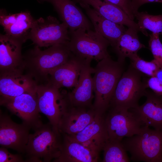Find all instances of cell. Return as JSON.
Listing matches in <instances>:
<instances>
[{
    "label": "cell",
    "instance_id": "e0dca14e",
    "mask_svg": "<svg viewBox=\"0 0 162 162\" xmlns=\"http://www.w3.org/2000/svg\"><path fill=\"white\" fill-rule=\"evenodd\" d=\"M88 59H90L83 58L72 53L66 63L50 73L48 83L58 88H74L78 83L82 68Z\"/></svg>",
    "mask_w": 162,
    "mask_h": 162
},
{
    "label": "cell",
    "instance_id": "52a82bcc",
    "mask_svg": "<svg viewBox=\"0 0 162 162\" xmlns=\"http://www.w3.org/2000/svg\"><path fill=\"white\" fill-rule=\"evenodd\" d=\"M49 83L38 85L36 89L39 111L45 115L53 128L58 130L63 112L70 105L68 92L60 91Z\"/></svg>",
    "mask_w": 162,
    "mask_h": 162
},
{
    "label": "cell",
    "instance_id": "5bb4252c",
    "mask_svg": "<svg viewBox=\"0 0 162 162\" xmlns=\"http://www.w3.org/2000/svg\"><path fill=\"white\" fill-rule=\"evenodd\" d=\"M92 60H87L82 68L77 84L72 91L68 92V98L72 106L93 107L92 102L94 96L92 74L94 73V68L91 66Z\"/></svg>",
    "mask_w": 162,
    "mask_h": 162
},
{
    "label": "cell",
    "instance_id": "8fae6325",
    "mask_svg": "<svg viewBox=\"0 0 162 162\" xmlns=\"http://www.w3.org/2000/svg\"><path fill=\"white\" fill-rule=\"evenodd\" d=\"M105 116V114L96 112L92 121L82 131L73 135L65 134L71 140L81 143L99 155L108 140Z\"/></svg>",
    "mask_w": 162,
    "mask_h": 162
},
{
    "label": "cell",
    "instance_id": "5b68a950",
    "mask_svg": "<svg viewBox=\"0 0 162 162\" xmlns=\"http://www.w3.org/2000/svg\"><path fill=\"white\" fill-rule=\"evenodd\" d=\"M134 161L162 162V130L145 126L139 134L122 141Z\"/></svg>",
    "mask_w": 162,
    "mask_h": 162
},
{
    "label": "cell",
    "instance_id": "44dd1931",
    "mask_svg": "<svg viewBox=\"0 0 162 162\" xmlns=\"http://www.w3.org/2000/svg\"><path fill=\"white\" fill-rule=\"evenodd\" d=\"M63 140L59 156L53 162H96L99 155L81 143L70 139L62 134Z\"/></svg>",
    "mask_w": 162,
    "mask_h": 162
},
{
    "label": "cell",
    "instance_id": "ba28073f",
    "mask_svg": "<svg viewBox=\"0 0 162 162\" xmlns=\"http://www.w3.org/2000/svg\"><path fill=\"white\" fill-rule=\"evenodd\" d=\"M28 39L39 47H48L57 44H68L70 37L67 26L49 16L35 20Z\"/></svg>",
    "mask_w": 162,
    "mask_h": 162
},
{
    "label": "cell",
    "instance_id": "d6a6232c",
    "mask_svg": "<svg viewBox=\"0 0 162 162\" xmlns=\"http://www.w3.org/2000/svg\"><path fill=\"white\" fill-rule=\"evenodd\" d=\"M155 76L162 81V69H160L157 72Z\"/></svg>",
    "mask_w": 162,
    "mask_h": 162
},
{
    "label": "cell",
    "instance_id": "30bf717a",
    "mask_svg": "<svg viewBox=\"0 0 162 162\" xmlns=\"http://www.w3.org/2000/svg\"><path fill=\"white\" fill-rule=\"evenodd\" d=\"M0 104L20 118L33 130L43 124L40 116L36 92L26 93L14 97L0 96Z\"/></svg>",
    "mask_w": 162,
    "mask_h": 162
},
{
    "label": "cell",
    "instance_id": "6da1fadb",
    "mask_svg": "<svg viewBox=\"0 0 162 162\" xmlns=\"http://www.w3.org/2000/svg\"><path fill=\"white\" fill-rule=\"evenodd\" d=\"M72 54L68 44L54 45L43 50L35 45L23 55V73L38 85L47 83L50 73L66 63Z\"/></svg>",
    "mask_w": 162,
    "mask_h": 162
},
{
    "label": "cell",
    "instance_id": "d6986e66",
    "mask_svg": "<svg viewBox=\"0 0 162 162\" xmlns=\"http://www.w3.org/2000/svg\"><path fill=\"white\" fill-rule=\"evenodd\" d=\"M37 84L28 75L15 72L0 75V96H17L26 93L36 92Z\"/></svg>",
    "mask_w": 162,
    "mask_h": 162
},
{
    "label": "cell",
    "instance_id": "f1b7e54d",
    "mask_svg": "<svg viewBox=\"0 0 162 162\" xmlns=\"http://www.w3.org/2000/svg\"><path fill=\"white\" fill-rule=\"evenodd\" d=\"M25 162L21 154H13L10 153L6 148H0V162Z\"/></svg>",
    "mask_w": 162,
    "mask_h": 162
},
{
    "label": "cell",
    "instance_id": "9a60e30c",
    "mask_svg": "<svg viewBox=\"0 0 162 162\" xmlns=\"http://www.w3.org/2000/svg\"><path fill=\"white\" fill-rule=\"evenodd\" d=\"M40 3H51L62 22L68 26L69 32L80 28L92 29L93 26L73 0H37Z\"/></svg>",
    "mask_w": 162,
    "mask_h": 162
},
{
    "label": "cell",
    "instance_id": "277c9868",
    "mask_svg": "<svg viewBox=\"0 0 162 162\" xmlns=\"http://www.w3.org/2000/svg\"><path fill=\"white\" fill-rule=\"evenodd\" d=\"M144 75L130 64L118 82L108 110H130L139 106L147 88Z\"/></svg>",
    "mask_w": 162,
    "mask_h": 162
},
{
    "label": "cell",
    "instance_id": "9c48e42d",
    "mask_svg": "<svg viewBox=\"0 0 162 162\" xmlns=\"http://www.w3.org/2000/svg\"><path fill=\"white\" fill-rule=\"evenodd\" d=\"M108 141H121L140 134L144 125L130 110L109 109L105 116Z\"/></svg>",
    "mask_w": 162,
    "mask_h": 162
},
{
    "label": "cell",
    "instance_id": "ffe728a7",
    "mask_svg": "<svg viewBox=\"0 0 162 162\" xmlns=\"http://www.w3.org/2000/svg\"><path fill=\"white\" fill-rule=\"evenodd\" d=\"M79 4L90 19L94 31L108 40L113 47L126 30L124 26L105 18L88 5Z\"/></svg>",
    "mask_w": 162,
    "mask_h": 162
},
{
    "label": "cell",
    "instance_id": "2e32d148",
    "mask_svg": "<svg viewBox=\"0 0 162 162\" xmlns=\"http://www.w3.org/2000/svg\"><path fill=\"white\" fill-rule=\"evenodd\" d=\"M95 114L93 107H77L70 105L63 114L58 130L61 133L68 135L77 134L92 121Z\"/></svg>",
    "mask_w": 162,
    "mask_h": 162
},
{
    "label": "cell",
    "instance_id": "4dcf8cb0",
    "mask_svg": "<svg viewBox=\"0 0 162 162\" xmlns=\"http://www.w3.org/2000/svg\"><path fill=\"white\" fill-rule=\"evenodd\" d=\"M147 88H150L155 94L162 95V81L155 76L149 77L146 79Z\"/></svg>",
    "mask_w": 162,
    "mask_h": 162
},
{
    "label": "cell",
    "instance_id": "83f0119b",
    "mask_svg": "<svg viewBox=\"0 0 162 162\" xmlns=\"http://www.w3.org/2000/svg\"><path fill=\"white\" fill-rule=\"evenodd\" d=\"M160 34L152 33L150 34L148 41L149 49L151 52L154 59L162 69V44L159 38Z\"/></svg>",
    "mask_w": 162,
    "mask_h": 162
},
{
    "label": "cell",
    "instance_id": "4fadbf2b",
    "mask_svg": "<svg viewBox=\"0 0 162 162\" xmlns=\"http://www.w3.org/2000/svg\"><path fill=\"white\" fill-rule=\"evenodd\" d=\"M23 43L6 34L0 35V75L23 72Z\"/></svg>",
    "mask_w": 162,
    "mask_h": 162
},
{
    "label": "cell",
    "instance_id": "d4e9b609",
    "mask_svg": "<svg viewBox=\"0 0 162 162\" xmlns=\"http://www.w3.org/2000/svg\"><path fill=\"white\" fill-rule=\"evenodd\" d=\"M134 16L138 20L137 23L141 32L146 36L148 35L146 29L152 33L162 35V14L154 15L149 14L146 11H138L135 14Z\"/></svg>",
    "mask_w": 162,
    "mask_h": 162
},
{
    "label": "cell",
    "instance_id": "603a6c76",
    "mask_svg": "<svg viewBox=\"0 0 162 162\" xmlns=\"http://www.w3.org/2000/svg\"><path fill=\"white\" fill-rule=\"evenodd\" d=\"M138 32L135 28H128L113 47L118 62L124 63L126 58H129L137 54L140 49L146 48L139 40L137 34Z\"/></svg>",
    "mask_w": 162,
    "mask_h": 162
},
{
    "label": "cell",
    "instance_id": "ac0fdd59",
    "mask_svg": "<svg viewBox=\"0 0 162 162\" xmlns=\"http://www.w3.org/2000/svg\"><path fill=\"white\" fill-rule=\"evenodd\" d=\"M145 96L146 100L143 104L130 110L144 125L162 130V95L146 90Z\"/></svg>",
    "mask_w": 162,
    "mask_h": 162
},
{
    "label": "cell",
    "instance_id": "1f68e13d",
    "mask_svg": "<svg viewBox=\"0 0 162 162\" xmlns=\"http://www.w3.org/2000/svg\"><path fill=\"white\" fill-rule=\"evenodd\" d=\"M132 6L134 16L139 8L142 5L150 2H159L162 3V0H131Z\"/></svg>",
    "mask_w": 162,
    "mask_h": 162
},
{
    "label": "cell",
    "instance_id": "f546056e",
    "mask_svg": "<svg viewBox=\"0 0 162 162\" xmlns=\"http://www.w3.org/2000/svg\"><path fill=\"white\" fill-rule=\"evenodd\" d=\"M121 8L132 20L135 18L131 0H106Z\"/></svg>",
    "mask_w": 162,
    "mask_h": 162
},
{
    "label": "cell",
    "instance_id": "8992f818",
    "mask_svg": "<svg viewBox=\"0 0 162 162\" xmlns=\"http://www.w3.org/2000/svg\"><path fill=\"white\" fill-rule=\"evenodd\" d=\"M69 33L68 45L74 55L98 62L110 56L107 51L110 42L94 31L80 28Z\"/></svg>",
    "mask_w": 162,
    "mask_h": 162
},
{
    "label": "cell",
    "instance_id": "4316f807",
    "mask_svg": "<svg viewBox=\"0 0 162 162\" xmlns=\"http://www.w3.org/2000/svg\"><path fill=\"white\" fill-rule=\"evenodd\" d=\"M130 64L133 68L148 76H155L160 68L155 61L153 59L150 62L146 61L137 54L129 58Z\"/></svg>",
    "mask_w": 162,
    "mask_h": 162
},
{
    "label": "cell",
    "instance_id": "7c38bea8",
    "mask_svg": "<svg viewBox=\"0 0 162 162\" xmlns=\"http://www.w3.org/2000/svg\"><path fill=\"white\" fill-rule=\"evenodd\" d=\"M31 129L22 123L14 122L8 115L0 113V145L24 154Z\"/></svg>",
    "mask_w": 162,
    "mask_h": 162
},
{
    "label": "cell",
    "instance_id": "7402d4cb",
    "mask_svg": "<svg viewBox=\"0 0 162 162\" xmlns=\"http://www.w3.org/2000/svg\"><path fill=\"white\" fill-rule=\"evenodd\" d=\"M76 4L89 5L105 18L116 23L129 26L131 20L119 7L106 0H73Z\"/></svg>",
    "mask_w": 162,
    "mask_h": 162
},
{
    "label": "cell",
    "instance_id": "7a4b0ae2",
    "mask_svg": "<svg viewBox=\"0 0 162 162\" xmlns=\"http://www.w3.org/2000/svg\"><path fill=\"white\" fill-rule=\"evenodd\" d=\"M124 65L110 56L98 62L94 68L93 106L96 112L104 114L108 110L117 84L124 71Z\"/></svg>",
    "mask_w": 162,
    "mask_h": 162
},
{
    "label": "cell",
    "instance_id": "cb8c5ba5",
    "mask_svg": "<svg viewBox=\"0 0 162 162\" xmlns=\"http://www.w3.org/2000/svg\"><path fill=\"white\" fill-rule=\"evenodd\" d=\"M35 20L28 11L17 13L15 21L8 28L4 31L5 34L23 43L28 40Z\"/></svg>",
    "mask_w": 162,
    "mask_h": 162
},
{
    "label": "cell",
    "instance_id": "484cf974",
    "mask_svg": "<svg viewBox=\"0 0 162 162\" xmlns=\"http://www.w3.org/2000/svg\"><path fill=\"white\" fill-rule=\"evenodd\" d=\"M103 162H128L130 161L121 141H109L105 145Z\"/></svg>",
    "mask_w": 162,
    "mask_h": 162
},
{
    "label": "cell",
    "instance_id": "3957f363",
    "mask_svg": "<svg viewBox=\"0 0 162 162\" xmlns=\"http://www.w3.org/2000/svg\"><path fill=\"white\" fill-rule=\"evenodd\" d=\"M30 134L24 153L25 162H50L60 155L63 135L49 122Z\"/></svg>",
    "mask_w": 162,
    "mask_h": 162
}]
</instances>
